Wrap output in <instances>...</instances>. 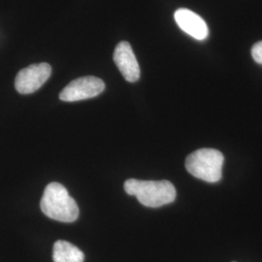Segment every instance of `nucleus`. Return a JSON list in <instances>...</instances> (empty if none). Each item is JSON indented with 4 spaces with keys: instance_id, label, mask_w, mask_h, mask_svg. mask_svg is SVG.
<instances>
[{
    "instance_id": "423d86ee",
    "label": "nucleus",
    "mask_w": 262,
    "mask_h": 262,
    "mask_svg": "<svg viewBox=\"0 0 262 262\" xmlns=\"http://www.w3.org/2000/svg\"><path fill=\"white\" fill-rule=\"evenodd\" d=\"M114 61L127 82L135 83L139 80L140 67L128 42H121L117 45L114 52Z\"/></svg>"
},
{
    "instance_id": "6e6552de",
    "label": "nucleus",
    "mask_w": 262,
    "mask_h": 262,
    "mask_svg": "<svg viewBox=\"0 0 262 262\" xmlns=\"http://www.w3.org/2000/svg\"><path fill=\"white\" fill-rule=\"evenodd\" d=\"M54 262H84V254L79 248L67 241H56L53 250Z\"/></svg>"
},
{
    "instance_id": "f257e3e1",
    "label": "nucleus",
    "mask_w": 262,
    "mask_h": 262,
    "mask_svg": "<svg viewBox=\"0 0 262 262\" xmlns=\"http://www.w3.org/2000/svg\"><path fill=\"white\" fill-rule=\"evenodd\" d=\"M124 190L135 196L142 205L150 208L172 203L176 199V188L169 181H141L128 179L124 183Z\"/></svg>"
},
{
    "instance_id": "f03ea898",
    "label": "nucleus",
    "mask_w": 262,
    "mask_h": 262,
    "mask_svg": "<svg viewBox=\"0 0 262 262\" xmlns=\"http://www.w3.org/2000/svg\"><path fill=\"white\" fill-rule=\"evenodd\" d=\"M40 207L48 217L62 223H73L79 216V207L59 183L49 184L43 193Z\"/></svg>"
},
{
    "instance_id": "1a4fd4ad",
    "label": "nucleus",
    "mask_w": 262,
    "mask_h": 262,
    "mask_svg": "<svg viewBox=\"0 0 262 262\" xmlns=\"http://www.w3.org/2000/svg\"><path fill=\"white\" fill-rule=\"evenodd\" d=\"M252 56L256 63L262 66V41L253 45L252 48Z\"/></svg>"
},
{
    "instance_id": "0eeeda50",
    "label": "nucleus",
    "mask_w": 262,
    "mask_h": 262,
    "mask_svg": "<svg viewBox=\"0 0 262 262\" xmlns=\"http://www.w3.org/2000/svg\"><path fill=\"white\" fill-rule=\"evenodd\" d=\"M175 20L184 32L196 40L202 41L209 36V28L206 21L196 13L181 8L175 12Z\"/></svg>"
},
{
    "instance_id": "9d476101",
    "label": "nucleus",
    "mask_w": 262,
    "mask_h": 262,
    "mask_svg": "<svg viewBox=\"0 0 262 262\" xmlns=\"http://www.w3.org/2000/svg\"><path fill=\"white\" fill-rule=\"evenodd\" d=\"M233 262H235V261H233Z\"/></svg>"
},
{
    "instance_id": "7ed1b4c3",
    "label": "nucleus",
    "mask_w": 262,
    "mask_h": 262,
    "mask_svg": "<svg viewBox=\"0 0 262 262\" xmlns=\"http://www.w3.org/2000/svg\"><path fill=\"white\" fill-rule=\"evenodd\" d=\"M225 157L215 149H199L186 159V168L193 177L208 183H216L223 177Z\"/></svg>"
},
{
    "instance_id": "20e7f679",
    "label": "nucleus",
    "mask_w": 262,
    "mask_h": 262,
    "mask_svg": "<svg viewBox=\"0 0 262 262\" xmlns=\"http://www.w3.org/2000/svg\"><path fill=\"white\" fill-rule=\"evenodd\" d=\"M104 89L105 84L101 79L94 76L81 77L67 84L59 94V98L66 102H76L95 97Z\"/></svg>"
},
{
    "instance_id": "39448f33",
    "label": "nucleus",
    "mask_w": 262,
    "mask_h": 262,
    "mask_svg": "<svg viewBox=\"0 0 262 262\" xmlns=\"http://www.w3.org/2000/svg\"><path fill=\"white\" fill-rule=\"evenodd\" d=\"M52 74V67L48 63H39L26 67L18 73L15 86L18 93L29 94L35 93Z\"/></svg>"
}]
</instances>
